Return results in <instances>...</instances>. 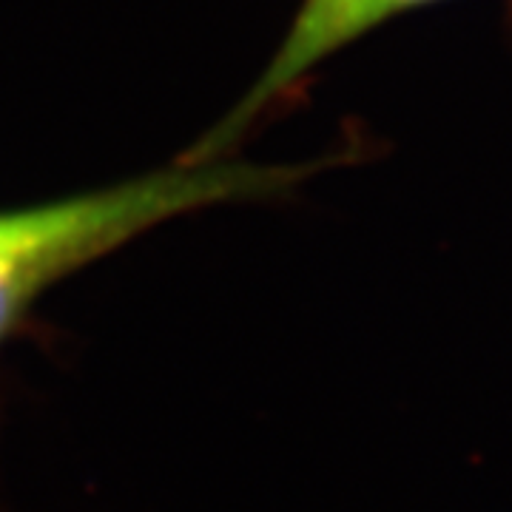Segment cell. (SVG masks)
Returning a JSON list of instances; mask_svg holds the SVG:
<instances>
[{
    "label": "cell",
    "mask_w": 512,
    "mask_h": 512,
    "mask_svg": "<svg viewBox=\"0 0 512 512\" xmlns=\"http://www.w3.org/2000/svg\"><path fill=\"white\" fill-rule=\"evenodd\" d=\"M436 0H302L293 23L276 46L268 66L256 77L251 92L245 94L220 126L214 128L200 148H194L185 160H211L217 157L231 137L268 109L279 97L291 94L308 74L328 57L342 52L353 40L370 35L387 20L404 12L421 9Z\"/></svg>",
    "instance_id": "cell-2"
},
{
    "label": "cell",
    "mask_w": 512,
    "mask_h": 512,
    "mask_svg": "<svg viewBox=\"0 0 512 512\" xmlns=\"http://www.w3.org/2000/svg\"><path fill=\"white\" fill-rule=\"evenodd\" d=\"M299 168L183 160L103 191L0 211V345L40 293L160 222L220 202L268 197Z\"/></svg>",
    "instance_id": "cell-1"
}]
</instances>
